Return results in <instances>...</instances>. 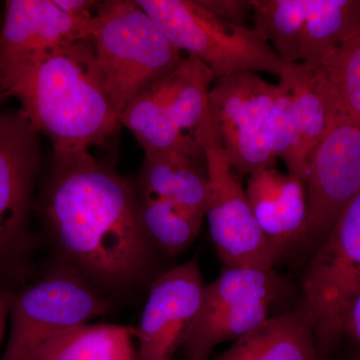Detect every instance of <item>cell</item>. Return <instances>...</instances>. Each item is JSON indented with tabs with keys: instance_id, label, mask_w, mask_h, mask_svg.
Listing matches in <instances>:
<instances>
[{
	"instance_id": "23",
	"label": "cell",
	"mask_w": 360,
	"mask_h": 360,
	"mask_svg": "<svg viewBox=\"0 0 360 360\" xmlns=\"http://www.w3.org/2000/svg\"><path fill=\"white\" fill-rule=\"evenodd\" d=\"M253 30L285 65L300 63L309 0H251Z\"/></svg>"
},
{
	"instance_id": "26",
	"label": "cell",
	"mask_w": 360,
	"mask_h": 360,
	"mask_svg": "<svg viewBox=\"0 0 360 360\" xmlns=\"http://www.w3.org/2000/svg\"><path fill=\"white\" fill-rule=\"evenodd\" d=\"M213 15L231 25L248 27L251 18V0H198Z\"/></svg>"
},
{
	"instance_id": "16",
	"label": "cell",
	"mask_w": 360,
	"mask_h": 360,
	"mask_svg": "<svg viewBox=\"0 0 360 360\" xmlns=\"http://www.w3.org/2000/svg\"><path fill=\"white\" fill-rule=\"evenodd\" d=\"M136 193L172 201L205 217L210 184L206 162L176 151L144 153Z\"/></svg>"
},
{
	"instance_id": "28",
	"label": "cell",
	"mask_w": 360,
	"mask_h": 360,
	"mask_svg": "<svg viewBox=\"0 0 360 360\" xmlns=\"http://www.w3.org/2000/svg\"><path fill=\"white\" fill-rule=\"evenodd\" d=\"M13 295V292L11 291L0 290V349H1L2 343L6 338ZM0 356H1V354H0Z\"/></svg>"
},
{
	"instance_id": "1",
	"label": "cell",
	"mask_w": 360,
	"mask_h": 360,
	"mask_svg": "<svg viewBox=\"0 0 360 360\" xmlns=\"http://www.w3.org/2000/svg\"><path fill=\"white\" fill-rule=\"evenodd\" d=\"M40 212L56 265L103 295L136 290L151 276L158 250L139 221L135 186L89 151L53 153Z\"/></svg>"
},
{
	"instance_id": "11",
	"label": "cell",
	"mask_w": 360,
	"mask_h": 360,
	"mask_svg": "<svg viewBox=\"0 0 360 360\" xmlns=\"http://www.w3.org/2000/svg\"><path fill=\"white\" fill-rule=\"evenodd\" d=\"M307 239L321 243L360 193V123L340 116L315 149L307 182Z\"/></svg>"
},
{
	"instance_id": "19",
	"label": "cell",
	"mask_w": 360,
	"mask_h": 360,
	"mask_svg": "<svg viewBox=\"0 0 360 360\" xmlns=\"http://www.w3.org/2000/svg\"><path fill=\"white\" fill-rule=\"evenodd\" d=\"M360 32V0H309L300 63L319 65Z\"/></svg>"
},
{
	"instance_id": "5",
	"label": "cell",
	"mask_w": 360,
	"mask_h": 360,
	"mask_svg": "<svg viewBox=\"0 0 360 360\" xmlns=\"http://www.w3.org/2000/svg\"><path fill=\"white\" fill-rule=\"evenodd\" d=\"M112 309V300L75 272L56 265L49 274L13 292L9 330L0 360H37L66 331Z\"/></svg>"
},
{
	"instance_id": "27",
	"label": "cell",
	"mask_w": 360,
	"mask_h": 360,
	"mask_svg": "<svg viewBox=\"0 0 360 360\" xmlns=\"http://www.w3.org/2000/svg\"><path fill=\"white\" fill-rule=\"evenodd\" d=\"M342 335L352 338L360 347V291L347 310L343 322Z\"/></svg>"
},
{
	"instance_id": "24",
	"label": "cell",
	"mask_w": 360,
	"mask_h": 360,
	"mask_svg": "<svg viewBox=\"0 0 360 360\" xmlns=\"http://www.w3.org/2000/svg\"><path fill=\"white\" fill-rule=\"evenodd\" d=\"M319 65L335 91L340 116L360 123V32Z\"/></svg>"
},
{
	"instance_id": "2",
	"label": "cell",
	"mask_w": 360,
	"mask_h": 360,
	"mask_svg": "<svg viewBox=\"0 0 360 360\" xmlns=\"http://www.w3.org/2000/svg\"><path fill=\"white\" fill-rule=\"evenodd\" d=\"M15 97L20 111L53 153L89 151L117 131V113L104 89L91 39L0 66V103Z\"/></svg>"
},
{
	"instance_id": "21",
	"label": "cell",
	"mask_w": 360,
	"mask_h": 360,
	"mask_svg": "<svg viewBox=\"0 0 360 360\" xmlns=\"http://www.w3.org/2000/svg\"><path fill=\"white\" fill-rule=\"evenodd\" d=\"M135 329L85 323L52 341L37 360H136Z\"/></svg>"
},
{
	"instance_id": "13",
	"label": "cell",
	"mask_w": 360,
	"mask_h": 360,
	"mask_svg": "<svg viewBox=\"0 0 360 360\" xmlns=\"http://www.w3.org/2000/svg\"><path fill=\"white\" fill-rule=\"evenodd\" d=\"M96 15L70 13L56 0H8L0 25V66L89 39Z\"/></svg>"
},
{
	"instance_id": "8",
	"label": "cell",
	"mask_w": 360,
	"mask_h": 360,
	"mask_svg": "<svg viewBox=\"0 0 360 360\" xmlns=\"http://www.w3.org/2000/svg\"><path fill=\"white\" fill-rule=\"evenodd\" d=\"M39 134L20 110L0 111V279L23 276L30 264Z\"/></svg>"
},
{
	"instance_id": "12",
	"label": "cell",
	"mask_w": 360,
	"mask_h": 360,
	"mask_svg": "<svg viewBox=\"0 0 360 360\" xmlns=\"http://www.w3.org/2000/svg\"><path fill=\"white\" fill-rule=\"evenodd\" d=\"M205 286L195 259L156 277L135 329L136 360L172 359L198 317Z\"/></svg>"
},
{
	"instance_id": "3",
	"label": "cell",
	"mask_w": 360,
	"mask_h": 360,
	"mask_svg": "<svg viewBox=\"0 0 360 360\" xmlns=\"http://www.w3.org/2000/svg\"><path fill=\"white\" fill-rule=\"evenodd\" d=\"M90 39L118 118L135 97L186 58L135 0L101 2Z\"/></svg>"
},
{
	"instance_id": "15",
	"label": "cell",
	"mask_w": 360,
	"mask_h": 360,
	"mask_svg": "<svg viewBox=\"0 0 360 360\" xmlns=\"http://www.w3.org/2000/svg\"><path fill=\"white\" fill-rule=\"evenodd\" d=\"M281 77L290 84L295 101L297 141L288 174L305 184L315 149L340 117L338 101L321 65H286Z\"/></svg>"
},
{
	"instance_id": "18",
	"label": "cell",
	"mask_w": 360,
	"mask_h": 360,
	"mask_svg": "<svg viewBox=\"0 0 360 360\" xmlns=\"http://www.w3.org/2000/svg\"><path fill=\"white\" fill-rule=\"evenodd\" d=\"M214 82L212 71L198 58L187 56L174 70L146 89L174 124L195 139L210 116L208 94Z\"/></svg>"
},
{
	"instance_id": "29",
	"label": "cell",
	"mask_w": 360,
	"mask_h": 360,
	"mask_svg": "<svg viewBox=\"0 0 360 360\" xmlns=\"http://www.w3.org/2000/svg\"><path fill=\"white\" fill-rule=\"evenodd\" d=\"M352 360H360V350L359 352H357L356 354L354 355V359H352Z\"/></svg>"
},
{
	"instance_id": "4",
	"label": "cell",
	"mask_w": 360,
	"mask_h": 360,
	"mask_svg": "<svg viewBox=\"0 0 360 360\" xmlns=\"http://www.w3.org/2000/svg\"><path fill=\"white\" fill-rule=\"evenodd\" d=\"M181 52L200 60L219 78L265 72L281 77L285 68L252 27L231 25L198 0H135Z\"/></svg>"
},
{
	"instance_id": "14",
	"label": "cell",
	"mask_w": 360,
	"mask_h": 360,
	"mask_svg": "<svg viewBox=\"0 0 360 360\" xmlns=\"http://www.w3.org/2000/svg\"><path fill=\"white\" fill-rule=\"evenodd\" d=\"M246 198L264 236L279 252L307 239V187L295 175L276 167L248 176Z\"/></svg>"
},
{
	"instance_id": "10",
	"label": "cell",
	"mask_w": 360,
	"mask_h": 360,
	"mask_svg": "<svg viewBox=\"0 0 360 360\" xmlns=\"http://www.w3.org/2000/svg\"><path fill=\"white\" fill-rule=\"evenodd\" d=\"M277 85L257 73L219 78L208 94L210 117L220 144L238 176L276 167L266 141L270 108Z\"/></svg>"
},
{
	"instance_id": "9",
	"label": "cell",
	"mask_w": 360,
	"mask_h": 360,
	"mask_svg": "<svg viewBox=\"0 0 360 360\" xmlns=\"http://www.w3.org/2000/svg\"><path fill=\"white\" fill-rule=\"evenodd\" d=\"M283 290L274 269H224L205 284L198 317L182 343L186 360H207L217 345L236 340L269 319Z\"/></svg>"
},
{
	"instance_id": "20",
	"label": "cell",
	"mask_w": 360,
	"mask_h": 360,
	"mask_svg": "<svg viewBox=\"0 0 360 360\" xmlns=\"http://www.w3.org/2000/svg\"><path fill=\"white\" fill-rule=\"evenodd\" d=\"M120 122L134 134L144 153L176 151L206 162L198 142L174 124L148 89L120 113Z\"/></svg>"
},
{
	"instance_id": "17",
	"label": "cell",
	"mask_w": 360,
	"mask_h": 360,
	"mask_svg": "<svg viewBox=\"0 0 360 360\" xmlns=\"http://www.w3.org/2000/svg\"><path fill=\"white\" fill-rule=\"evenodd\" d=\"M212 360H319L314 324L302 307L269 317Z\"/></svg>"
},
{
	"instance_id": "6",
	"label": "cell",
	"mask_w": 360,
	"mask_h": 360,
	"mask_svg": "<svg viewBox=\"0 0 360 360\" xmlns=\"http://www.w3.org/2000/svg\"><path fill=\"white\" fill-rule=\"evenodd\" d=\"M360 291V193L319 243L302 281L300 307L314 324L319 359L342 335L347 310Z\"/></svg>"
},
{
	"instance_id": "7",
	"label": "cell",
	"mask_w": 360,
	"mask_h": 360,
	"mask_svg": "<svg viewBox=\"0 0 360 360\" xmlns=\"http://www.w3.org/2000/svg\"><path fill=\"white\" fill-rule=\"evenodd\" d=\"M195 139L205 153L210 179V196L205 217L224 269H274L281 253L258 225L245 189L220 144L210 113L196 132Z\"/></svg>"
},
{
	"instance_id": "25",
	"label": "cell",
	"mask_w": 360,
	"mask_h": 360,
	"mask_svg": "<svg viewBox=\"0 0 360 360\" xmlns=\"http://www.w3.org/2000/svg\"><path fill=\"white\" fill-rule=\"evenodd\" d=\"M276 85V96L267 118V146L272 158L274 160L281 158L288 167L297 141L295 101L285 78L279 77V82Z\"/></svg>"
},
{
	"instance_id": "22",
	"label": "cell",
	"mask_w": 360,
	"mask_h": 360,
	"mask_svg": "<svg viewBox=\"0 0 360 360\" xmlns=\"http://www.w3.org/2000/svg\"><path fill=\"white\" fill-rule=\"evenodd\" d=\"M142 229L156 250L175 257L189 248L205 217L165 200L137 194Z\"/></svg>"
}]
</instances>
